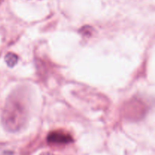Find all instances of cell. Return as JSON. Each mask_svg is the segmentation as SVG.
<instances>
[{
    "label": "cell",
    "mask_w": 155,
    "mask_h": 155,
    "mask_svg": "<svg viewBox=\"0 0 155 155\" xmlns=\"http://www.w3.org/2000/svg\"><path fill=\"white\" fill-rule=\"evenodd\" d=\"M27 107L22 96L15 92L7 99L2 116V121L8 131L17 132L22 128L27 119Z\"/></svg>",
    "instance_id": "obj_1"
},
{
    "label": "cell",
    "mask_w": 155,
    "mask_h": 155,
    "mask_svg": "<svg viewBox=\"0 0 155 155\" xmlns=\"http://www.w3.org/2000/svg\"><path fill=\"white\" fill-rule=\"evenodd\" d=\"M47 140L49 143L52 144H68L73 142V139L70 135L61 132H52L47 137Z\"/></svg>",
    "instance_id": "obj_2"
},
{
    "label": "cell",
    "mask_w": 155,
    "mask_h": 155,
    "mask_svg": "<svg viewBox=\"0 0 155 155\" xmlns=\"http://www.w3.org/2000/svg\"><path fill=\"white\" fill-rule=\"evenodd\" d=\"M18 61V57L17 54L15 53L9 52L5 57V61L7 64V65L10 68H13L15 64H17Z\"/></svg>",
    "instance_id": "obj_3"
},
{
    "label": "cell",
    "mask_w": 155,
    "mask_h": 155,
    "mask_svg": "<svg viewBox=\"0 0 155 155\" xmlns=\"http://www.w3.org/2000/svg\"><path fill=\"white\" fill-rule=\"evenodd\" d=\"M41 155H54V154H51V153H43V154H42Z\"/></svg>",
    "instance_id": "obj_4"
}]
</instances>
